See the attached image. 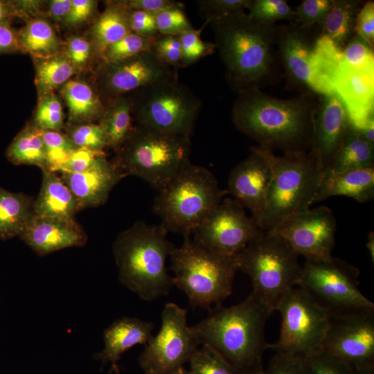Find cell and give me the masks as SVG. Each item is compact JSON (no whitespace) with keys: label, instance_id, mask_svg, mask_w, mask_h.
Listing matches in <instances>:
<instances>
[{"label":"cell","instance_id":"cell-9","mask_svg":"<svg viewBox=\"0 0 374 374\" xmlns=\"http://www.w3.org/2000/svg\"><path fill=\"white\" fill-rule=\"evenodd\" d=\"M299 256L283 237L261 231L235 260L238 270L250 278L252 291L274 311L282 298L297 286L302 268Z\"/></svg>","mask_w":374,"mask_h":374},{"label":"cell","instance_id":"cell-34","mask_svg":"<svg viewBox=\"0 0 374 374\" xmlns=\"http://www.w3.org/2000/svg\"><path fill=\"white\" fill-rule=\"evenodd\" d=\"M62 94L69 108L70 119L81 122L99 115L101 103L92 89L86 83L70 80L62 89Z\"/></svg>","mask_w":374,"mask_h":374},{"label":"cell","instance_id":"cell-7","mask_svg":"<svg viewBox=\"0 0 374 374\" xmlns=\"http://www.w3.org/2000/svg\"><path fill=\"white\" fill-rule=\"evenodd\" d=\"M226 195L212 172L190 163L158 191L152 210L168 233L190 236Z\"/></svg>","mask_w":374,"mask_h":374},{"label":"cell","instance_id":"cell-29","mask_svg":"<svg viewBox=\"0 0 374 374\" xmlns=\"http://www.w3.org/2000/svg\"><path fill=\"white\" fill-rule=\"evenodd\" d=\"M317 94L335 93L334 81L343 62L342 50L328 36L321 33L314 43Z\"/></svg>","mask_w":374,"mask_h":374},{"label":"cell","instance_id":"cell-49","mask_svg":"<svg viewBox=\"0 0 374 374\" xmlns=\"http://www.w3.org/2000/svg\"><path fill=\"white\" fill-rule=\"evenodd\" d=\"M158 36L152 51L169 66L182 65V51L179 35Z\"/></svg>","mask_w":374,"mask_h":374},{"label":"cell","instance_id":"cell-20","mask_svg":"<svg viewBox=\"0 0 374 374\" xmlns=\"http://www.w3.org/2000/svg\"><path fill=\"white\" fill-rule=\"evenodd\" d=\"M19 238L41 256L69 247H82L87 240L85 231L75 218L35 215Z\"/></svg>","mask_w":374,"mask_h":374},{"label":"cell","instance_id":"cell-33","mask_svg":"<svg viewBox=\"0 0 374 374\" xmlns=\"http://www.w3.org/2000/svg\"><path fill=\"white\" fill-rule=\"evenodd\" d=\"M132 105L126 98L117 100L107 111L100 123L105 134L107 146L116 152L134 130L132 125Z\"/></svg>","mask_w":374,"mask_h":374},{"label":"cell","instance_id":"cell-25","mask_svg":"<svg viewBox=\"0 0 374 374\" xmlns=\"http://www.w3.org/2000/svg\"><path fill=\"white\" fill-rule=\"evenodd\" d=\"M336 195L366 203L374 197V168L335 172L323 169L314 203Z\"/></svg>","mask_w":374,"mask_h":374},{"label":"cell","instance_id":"cell-35","mask_svg":"<svg viewBox=\"0 0 374 374\" xmlns=\"http://www.w3.org/2000/svg\"><path fill=\"white\" fill-rule=\"evenodd\" d=\"M18 39L19 46L35 55L51 56L59 47V39L53 28L42 19L29 23Z\"/></svg>","mask_w":374,"mask_h":374},{"label":"cell","instance_id":"cell-16","mask_svg":"<svg viewBox=\"0 0 374 374\" xmlns=\"http://www.w3.org/2000/svg\"><path fill=\"white\" fill-rule=\"evenodd\" d=\"M353 368L374 364V310L332 318L321 349Z\"/></svg>","mask_w":374,"mask_h":374},{"label":"cell","instance_id":"cell-61","mask_svg":"<svg viewBox=\"0 0 374 374\" xmlns=\"http://www.w3.org/2000/svg\"><path fill=\"white\" fill-rule=\"evenodd\" d=\"M366 247L368 249L371 259L373 263L374 262V233L371 231L368 234Z\"/></svg>","mask_w":374,"mask_h":374},{"label":"cell","instance_id":"cell-50","mask_svg":"<svg viewBox=\"0 0 374 374\" xmlns=\"http://www.w3.org/2000/svg\"><path fill=\"white\" fill-rule=\"evenodd\" d=\"M250 0H206L198 1L199 9L208 20L225 15L242 11Z\"/></svg>","mask_w":374,"mask_h":374},{"label":"cell","instance_id":"cell-18","mask_svg":"<svg viewBox=\"0 0 374 374\" xmlns=\"http://www.w3.org/2000/svg\"><path fill=\"white\" fill-rule=\"evenodd\" d=\"M237 164L228 177L227 193L251 212L258 226L262 217L269 190L271 170L257 147Z\"/></svg>","mask_w":374,"mask_h":374},{"label":"cell","instance_id":"cell-19","mask_svg":"<svg viewBox=\"0 0 374 374\" xmlns=\"http://www.w3.org/2000/svg\"><path fill=\"white\" fill-rule=\"evenodd\" d=\"M350 126L346 109L335 93L322 95L313 117L310 151L325 169L339 148Z\"/></svg>","mask_w":374,"mask_h":374},{"label":"cell","instance_id":"cell-56","mask_svg":"<svg viewBox=\"0 0 374 374\" xmlns=\"http://www.w3.org/2000/svg\"><path fill=\"white\" fill-rule=\"evenodd\" d=\"M89 43L82 37H71L68 42V53L71 63L80 66L84 64L90 55Z\"/></svg>","mask_w":374,"mask_h":374},{"label":"cell","instance_id":"cell-58","mask_svg":"<svg viewBox=\"0 0 374 374\" xmlns=\"http://www.w3.org/2000/svg\"><path fill=\"white\" fill-rule=\"evenodd\" d=\"M350 126L360 139L374 145V115Z\"/></svg>","mask_w":374,"mask_h":374},{"label":"cell","instance_id":"cell-14","mask_svg":"<svg viewBox=\"0 0 374 374\" xmlns=\"http://www.w3.org/2000/svg\"><path fill=\"white\" fill-rule=\"evenodd\" d=\"M260 231L239 202L224 197L193 233L195 241L220 254L235 258Z\"/></svg>","mask_w":374,"mask_h":374},{"label":"cell","instance_id":"cell-41","mask_svg":"<svg viewBox=\"0 0 374 374\" xmlns=\"http://www.w3.org/2000/svg\"><path fill=\"white\" fill-rule=\"evenodd\" d=\"M344 62L353 69L374 73L373 48L354 35L342 48Z\"/></svg>","mask_w":374,"mask_h":374},{"label":"cell","instance_id":"cell-59","mask_svg":"<svg viewBox=\"0 0 374 374\" xmlns=\"http://www.w3.org/2000/svg\"><path fill=\"white\" fill-rule=\"evenodd\" d=\"M71 7V0H53L50 3V14L56 21L65 19Z\"/></svg>","mask_w":374,"mask_h":374},{"label":"cell","instance_id":"cell-23","mask_svg":"<svg viewBox=\"0 0 374 374\" xmlns=\"http://www.w3.org/2000/svg\"><path fill=\"white\" fill-rule=\"evenodd\" d=\"M333 88L346 109L350 124L374 115V73L353 69L343 60Z\"/></svg>","mask_w":374,"mask_h":374},{"label":"cell","instance_id":"cell-30","mask_svg":"<svg viewBox=\"0 0 374 374\" xmlns=\"http://www.w3.org/2000/svg\"><path fill=\"white\" fill-rule=\"evenodd\" d=\"M374 168V145L360 139L350 126L326 168L335 172Z\"/></svg>","mask_w":374,"mask_h":374},{"label":"cell","instance_id":"cell-64","mask_svg":"<svg viewBox=\"0 0 374 374\" xmlns=\"http://www.w3.org/2000/svg\"><path fill=\"white\" fill-rule=\"evenodd\" d=\"M264 368L252 374H265Z\"/></svg>","mask_w":374,"mask_h":374},{"label":"cell","instance_id":"cell-26","mask_svg":"<svg viewBox=\"0 0 374 374\" xmlns=\"http://www.w3.org/2000/svg\"><path fill=\"white\" fill-rule=\"evenodd\" d=\"M39 193L34 200V215L75 218L81 208L75 197L56 172L44 169Z\"/></svg>","mask_w":374,"mask_h":374},{"label":"cell","instance_id":"cell-54","mask_svg":"<svg viewBox=\"0 0 374 374\" xmlns=\"http://www.w3.org/2000/svg\"><path fill=\"white\" fill-rule=\"evenodd\" d=\"M95 2L91 0H71V7L65 18L69 25H75L87 20L91 15Z\"/></svg>","mask_w":374,"mask_h":374},{"label":"cell","instance_id":"cell-39","mask_svg":"<svg viewBox=\"0 0 374 374\" xmlns=\"http://www.w3.org/2000/svg\"><path fill=\"white\" fill-rule=\"evenodd\" d=\"M47 162V170L56 172L77 147L69 138L59 131L42 130Z\"/></svg>","mask_w":374,"mask_h":374},{"label":"cell","instance_id":"cell-37","mask_svg":"<svg viewBox=\"0 0 374 374\" xmlns=\"http://www.w3.org/2000/svg\"><path fill=\"white\" fill-rule=\"evenodd\" d=\"M157 37H144L131 32L108 46L103 53L104 58L108 64H114L151 51Z\"/></svg>","mask_w":374,"mask_h":374},{"label":"cell","instance_id":"cell-46","mask_svg":"<svg viewBox=\"0 0 374 374\" xmlns=\"http://www.w3.org/2000/svg\"><path fill=\"white\" fill-rule=\"evenodd\" d=\"M332 0H304L294 10L293 23L311 28L320 26L330 6Z\"/></svg>","mask_w":374,"mask_h":374},{"label":"cell","instance_id":"cell-31","mask_svg":"<svg viewBox=\"0 0 374 374\" xmlns=\"http://www.w3.org/2000/svg\"><path fill=\"white\" fill-rule=\"evenodd\" d=\"M125 3L107 8L92 28L97 48L103 53L110 45L131 33L129 15L130 10Z\"/></svg>","mask_w":374,"mask_h":374},{"label":"cell","instance_id":"cell-27","mask_svg":"<svg viewBox=\"0 0 374 374\" xmlns=\"http://www.w3.org/2000/svg\"><path fill=\"white\" fill-rule=\"evenodd\" d=\"M34 199L0 186V240L19 237L34 217Z\"/></svg>","mask_w":374,"mask_h":374},{"label":"cell","instance_id":"cell-10","mask_svg":"<svg viewBox=\"0 0 374 374\" xmlns=\"http://www.w3.org/2000/svg\"><path fill=\"white\" fill-rule=\"evenodd\" d=\"M359 270L332 256L305 260L296 287L301 288L332 318L374 310V303L359 290Z\"/></svg>","mask_w":374,"mask_h":374},{"label":"cell","instance_id":"cell-60","mask_svg":"<svg viewBox=\"0 0 374 374\" xmlns=\"http://www.w3.org/2000/svg\"><path fill=\"white\" fill-rule=\"evenodd\" d=\"M12 7L0 1V23H4L12 14Z\"/></svg>","mask_w":374,"mask_h":374},{"label":"cell","instance_id":"cell-8","mask_svg":"<svg viewBox=\"0 0 374 374\" xmlns=\"http://www.w3.org/2000/svg\"><path fill=\"white\" fill-rule=\"evenodd\" d=\"M190 137L138 126L117 152L114 161L124 173L160 190L190 163Z\"/></svg>","mask_w":374,"mask_h":374},{"label":"cell","instance_id":"cell-13","mask_svg":"<svg viewBox=\"0 0 374 374\" xmlns=\"http://www.w3.org/2000/svg\"><path fill=\"white\" fill-rule=\"evenodd\" d=\"M199 345L187 324L186 309L168 303L159 331L145 344L139 357L140 367L145 374H171L189 362Z\"/></svg>","mask_w":374,"mask_h":374},{"label":"cell","instance_id":"cell-5","mask_svg":"<svg viewBox=\"0 0 374 374\" xmlns=\"http://www.w3.org/2000/svg\"><path fill=\"white\" fill-rule=\"evenodd\" d=\"M257 148L271 170L265 208L258 225L261 231H268L289 217L310 208L324 168L310 150L276 156L273 151Z\"/></svg>","mask_w":374,"mask_h":374},{"label":"cell","instance_id":"cell-12","mask_svg":"<svg viewBox=\"0 0 374 374\" xmlns=\"http://www.w3.org/2000/svg\"><path fill=\"white\" fill-rule=\"evenodd\" d=\"M281 317L278 339L268 344L275 353L307 358L319 350L331 316L301 288L290 290L276 306Z\"/></svg>","mask_w":374,"mask_h":374},{"label":"cell","instance_id":"cell-3","mask_svg":"<svg viewBox=\"0 0 374 374\" xmlns=\"http://www.w3.org/2000/svg\"><path fill=\"white\" fill-rule=\"evenodd\" d=\"M208 314L190 328L199 344L219 353L240 374H252L262 368L268 349L265 328L273 312L253 291L240 303L209 309Z\"/></svg>","mask_w":374,"mask_h":374},{"label":"cell","instance_id":"cell-51","mask_svg":"<svg viewBox=\"0 0 374 374\" xmlns=\"http://www.w3.org/2000/svg\"><path fill=\"white\" fill-rule=\"evenodd\" d=\"M103 154L104 152H96L87 148H77L55 172H82L90 168Z\"/></svg>","mask_w":374,"mask_h":374},{"label":"cell","instance_id":"cell-42","mask_svg":"<svg viewBox=\"0 0 374 374\" xmlns=\"http://www.w3.org/2000/svg\"><path fill=\"white\" fill-rule=\"evenodd\" d=\"M77 148L103 152L107 147L105 132L100 124L84 123L73 126L67 136Z\"/></svg>","mask_w":374,"mask_h":374},{"label":"cell","instance_id":"cell-11","mask_svg":"<svg viewBox=\"0 0 374 374\" xmlns=\"http://www.w3.org/2000/svg\"><path fill=\"white\" fill-rule=\"evenodd\" d=\"M134 111L139 125L160 132L190 137L201 102L176 75L138 90Z\"/></svg>","mask_w":374,"mask_h":374},{"label":"cell","instance_id":"cell-24","mask_svg":"<svg viewBox=\"0 0 374 374\" xmlns=\"http://www.w3.org/2000/svg\"><path fill=\"white\" fill-rule=\"evenodd\" d=\"M152 323L123 317L114 321L103 332L104 347L96 359L111 365L110 373L120 374L118 362L122 355L137 344H146L152 337Z\"/></svg>","mask_w":374,"mask_h":374},{"label":"cell","instance_id":"cell-28","mask_svg":"<svg viewBox=\"0 0 374 374\" xmlns=\"http://www.w3.org/2000/svg\"><path fill=\"white\" fill-rule=\"evenodd\" d=\"M359 1L332 0L319 26L321 33L330 37L342 50L355 35L354 26Z\"/></svg>","mask_w":374,"mask_h":374},{"label":"cell","instance_id":"cell-53","mask_svg":"<svg viewBox=\"0 0 374 374\" xmlns=\"http://www.w3.org/2000/svg\"><path fill=\"white\" fill-rule=\"evenodd\" d=\"M129 21L132 33L148 37H157L159 35L155 17L151 13L130 10Z\"/></svg>","mask_w":374,"mask_h":374},{"label":"cell","instance_id":"cell-48","mask_svg":"<svg viewBox=\"0 0 374 374\" xmlns=\"http://www.w3.org/2000/svg\"><path fill=\"white\" fill-rule=\"evenodd\" d=\"M265 374H310L307 358L276 353Z\"/></svg>","mask_w":374,"mask_h":374},{"label":"cell","instance_id":"cell-63","mask_svg":"<svg viewBox=\"0 0 374 374\" xmlns=\"http://www.w3.org/2000/svg\"><path fill=\"white\" fill-rule=\"evenodd\" d=\"M171 374H191L189 371L186 370L184 367H181L172 373Z\"/></svg>","mask_w":374,"mask_h":374},{"label":"cell","instance_id":"cell-45","mask_svg":"<svg viewBox=\"0 0 374 374\" xmlns=\"http://www.w3.org/2000/svg\"><path fill=\"white\" fill-rule=\"evenodd\" d=\"M202 30L192 29L179 35L182 51V65L192 64L211 53L215 46L204 42L200 37Z\"/></svg>","mask_w":374,"mask_h":374},{"label":"cell","instance_id":"cell-43","mask_svg":"<svg viewBox=\"0 0 374 374\" xmlns=\"http://www.w3.org/2000/svg\"><path fill=\"white\" fill-rule=\"evenodd\" d=\"M63 121V109L60 100L54 94H47L37 107L35 126L41 130L60 132L62 128Z\"/></svg>","mask_w":374,"mask_h":374},{"label":"cell","instance_id":"cell-17","mask_svg":"<svg viewBox=\"0 0 374 374\" xmlns=\"http://www.w3.org/2000/svg\"><path fill=\"white\" fill-rule=\"evenodd\" d=\"M308 28L293 22L276 26V46L280 66L287 85L317 93L315 39L310 37Z\"/></svg>","mask_w":374,"mask_h":374},{"label":"cell","instance_id":"cell-6","mask_svg":"<svg viewBox=\"0 0 374 374\" xmlns=\"http://www.w3.org/2000/svg\"><path fill=\"white\" fill-rule=\"evenodd\" d=\"M170 258L173 285L187 296L194 308L211 309L231 294L238 269L235 258L215 252L190 236L175 247Z\"/></svg>","mask_w":374,"mask_h":374},{"label":"cell","instance_id":"cell-62","mask_svg":"<svg viewBox=\"0 0 374 374\" xmlns=\"http://www.w3.org/2000/svg\"><path fill=\"white\" fill-rule=\"evenodd\" d=\"M353 374H374V364L360 368H353Z\"/></svg>","mask_w":374,"mask_h":374},{"label":"cell","instance_id":"cell-22","mask_svg":"<svg viewBox=\"0 0 374 374\" xmlns=\"http://www.w3.org/2000/svg\"><path fill=\"white\" fill-rule=\"evenodd\" d=\"M125 177L115 161H108L105 154L82 172H62L60 176L81 209L104 204L112 190Z\"/></svg>","mask_w":374,"mask_h":374},{"label":"cell","instance_id":"cell-21","mask_svg":"<svg viewBox=\"0 0 374 374\" xmlns=\"http://www.w3.org/2000/svg\"><path fill=\"white\" fill-rule=\"evenodd\" d=\"M109 64L105 85L114 94L138 90L176 75L170 66L162 62L152 50Z\"/></svg>","mask_w":374,"mask_h":374},{"label":"cell","instance_id":"cell-47","mask_svg":"<svg viewBox=\"0 0 374 374\" xmlns=\"http://www.w3.org/2000/svg\"><path fill=\"white\" fill-rule=\"evenodd\" d=\"M310 374H353V368L336 357L319 350L307 357Z\"/></svg>","mask_w":374,"mask_h":374},{"label":"cell","instance_id":"cell-57","mask_svg":"<svg viewBox=\"0 0 374 374\" xmlns=\"http://www.w3.org/2000/svg\"><path fill=\"white\" fill-rule=\"evenodd\" d=\"M19 47L15 31L6 24L0 23V53L13 51Z\"/></svg>","mask_w":374,"mask_h":374},{"label":"cell","instance_id":"cell-40","mask_svg":"<svg viewBox=\"0 0 374 374\" xmlns=\"http://www.w3.org/2000/svg\"><path fill=\"white\" fill-rule=\"evenodd\" d=\"M247 8V15L260 23L275 24L278 20H294V10L285 0H250Z\"/></svg>","mask_w":374,"mask_h":374},{"label":"cell","instance_id":"cell-36","mask_svg":"<svg viewBox=\"0 0 374 374\" xmlns=\"http://www.w3.org/2000/svg\"><path fill=\"white\" fill-rule=\"evenodd\" d=\"M70 60L60 56L48 57L37 64L36 80L39 89L48 93L60 85L65 84L73 74Z\"/></svg>","mask_w":374,"mask_h":374},{"label":"cell","instance_id":"cell-32","mask_svg":"<svg viewBox=\"0 0 374 374\" xmlns=\"http://www.w3.org/2000/svg\"><path fill=\"white\" fill-rule=\"evenodd\" d=\"M42 130L35 126H27L20 132L8 146L6 156L14 165H33L41 170L47 169V162Z\"/></svg>","mask_w":374,"mask_h":374},{"label":"cell","instance_id":"cell-52","mask_svg":"<svg viewBox=\"0 0 374 374\" xmlns=\"http://www.w3.org/2000/svg\"><path fill=\"white\" fill-rule=\"evenodd\" d=\"M355 34L373 48L374 2L367 1L358 10L354 26Z\"/></svg>","mask_w":374,"mask_h":374},{"label":"cell","instance_id":"cell-38","mask_svg":"<svg viewBox=\"0 0 374 374\" xmlns=\"http://www.w3.org/2000/svg\"><path fill=\"white\" fill-rule=\"evenodd\" d=\"M188 362L191 374H240L219 353L205 344L197 348Z\"/></svg>","mask_w":374,"mask_h":374},{"label":"cell","instance_id":"cell-55","mask_svg":"<svg viewBox=\"0 0 374 374\" xmlns=\"http://www.w3.org/2000/svg\"><path fill=\"white\" fill-rule=\"evenodd\" d=\"M125 4L132 10H141L154 15L172 7L180 5L179 3L170 0H131Z\"/></svg>","mask_w":374,"mask_h":374},{"label":"cell","instance_id":"cell-1","mask_svg":"<svg viewBox=\"0 0 374 374\" xmlns=\"http://www.w3.org/2000/svg\"><path fill=\"white\" fill-rule=\"evenodd\" d=\"M310 95L281 99L251 89L238 92L232 108L235 127L260 148L283 154L310 150L316 107Z\"/></svg>","mask_w":374,"mask_h":374},{"label":"cell","instance_id":"cell-15","mask_svg":"<svg viewBox=\"0 0 374 374\" xmlns=\"http://www.w3.org/2000/svg\"><path fill=\"white\" fill-rule=\"evenodd\" d=\"M336 225L332 211L322 206L290 216L268 231L283 237L305 260H323L332 256Z\"/></svg>","mask_w":374,"mask_h":374},{"label":"cell","instance_id":"cell-4","mask_svg":"<svg viewBox=\"0 0 374 374\" xmlns=\"http://www.w3.org/2000/svg\"><path fill=\"white\" fill-rule=\"evenodd\" d=\"M159 224L136 221L121 231L113 243L118 279L144 301L167 295L174 286L166 260L175 247Z\"/></svg>","mask_w":374,"mask_h":374},{"label":"cell","instance_id":"cell-2","mask_svg":"<svg viewBox=\"0 0 374 374\" xmlns=\"http://www.w3.org/2000/svg\"><path fill=\"white\" fill-rule=\"evenodd\" d=\"M207 21L229 82L235 89H260L276 82L281 71L275 24L258 22L244 10Z\"/></svg>","mask_w":374,"mask_h":374},{"label":"cell","instance_id":"cell-44","mask_svg":"<svg viewBox=\"0 0 374 374\" xmlns=\"http://www.w3.org/2000/svg\"><path fill=\"white\" fill-rule=\"evenodd\" d=\"M156 25L160 35H179L193 29L181 5L166 9L154 15Z\"/></svg>","mask_w":374,"mask_h":374}]
</instances>
